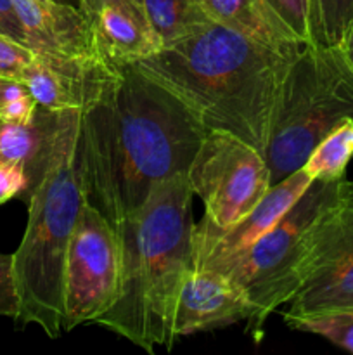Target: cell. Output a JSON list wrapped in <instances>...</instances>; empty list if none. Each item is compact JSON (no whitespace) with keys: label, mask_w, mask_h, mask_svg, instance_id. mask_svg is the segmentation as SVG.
<instances>
[{"label":"cell","mask_w":353,"mask_h":355,"mask_svg":"<svg viewBox=\"0 0 353 355\" xmlns=\"http://www.w3.org/2000/svg\"><path fill=\"white\" fill-rule=\"evenodd\" d=\"M10 78H2L0 76V106L3 104V101H6V94H7V85H9Z\"/></svg>","instance_id":"cell-28"},{"label":"cell","mask_w":353,"mask_h":355,"mask_svg":"<svg viewBox=\"0 0 353 355\" xmlns=\"http://www.w3.org/2000/svg\"><path fill=\"white\" fill-rule=\"evenodd\" d=\"M152 26L168 45L206 23L197 0H141Z\"/></svg>","instance_id":"cell-18"},{"label":"cell","mask_w":353,"mask_h":355,"mask_svg":"<svg viewBox=\"0 0 353 355\" xmlns=\"http://www.w3.org/2000/svg\"><path fill=\"white\" fill-rule=\"evenodd\" d=\"M90 19L99 52L111 64H135L165 47L141 0H107Z\"/></svg>","instance_id":"cell-14"},{"label":"cell","mask_w":353,"mask_h":355,"mask_svg":"<svg viewBox=\"0 0 353 355\" xmlns=\"http://www.w3.org/2000/svg\"><path fill=\"white\" fill-rule=\"evenodd\" d=\"M190 189L204 205V218L230 227L251 214L272 187L266 159L227 132H208L189 170Z\"/></svg>","instance_id":"cell-8"},{"label":"cell","mask_w":353,"mask_h":355,"mask_svg":"<svg viewBox=\"0 0 353 355\" xmlns=\"http://www.w3.org/2000/svg\"><path fill=\"white\" fill-rule=\"evenodd\" d=\"M0 318H19V295L14 277L12 255L0 253Z\"/></svg>","instance_id":"cell-24"},{"label":"cell","mask_w":353,"mask_h":355,"mask_svg":"<svg viewBox=\"0 0 353 355\" xmlns=\"http://www.w3.org/2000/svg\"><path fill=\"white\" fill-rule=\"evenodd\" d=\"M201 12L211 23L234 30L272 47L303 44L270 14L263 0H197Z\"/></svg>","instance_id":"cell-16"},{"label":"cell","mask_w":353,"mask_h":355,"mask_svg":"<svg viewBox=\"0 0 353 355\" xmlns=\"http://www.w3.org/2000/svg\"><path fill=\"white\" fill-rule=\"evenodd\" d=\"M353 300V180L341 179L336 196L311 227L298 286L284 321L341 311Z\"/></svg>","instance_id":"cell-7"},{"label":"cell","mask_w":353,"mask_h":355,"mask_svg":"<svg viewBox=\"0 0 353 355\" xmlns=\"http://www.w3.org/2000/svg\"><path fill=\"white\" fill-rule=\"evenodd\" d=\"M346 309H348V311H353V300L350 302V305H348V307H346ZM341 311H343V309H341Z\"/></svg>","instance_id":"cell-31"},{"label":"cell","mask_w":353,"mask_h":355,"mask_svg":"<svg viewBox=\"0 0 353 355\" xmlns=\"http://www.w3.org/2000/svg\"><path fill=\"white\" fill-rule=\"evenodd\" d=\"M35 51L21 42L0 35V76L2 78L19 80L24 69L33 61Z\"/></svg>","instance_id":"cell-22"},{"label":"cell","mask_w":353,"mask_h":355,"mask_svg":"<svg viewBox=\"0 0 353 355\" xmlns=\"http://www.w3.org/2000/svg\"><path fill=\"white\" fill-rule=\"evenodd\" d=\"M346 51H348L350 58H352V61H353V31H352V37H350L348 44H346Z\"/></svg>","instance_id":"cell-30"},{"label":"cell","mask_w":353,"mask_h":355,"mask_svg":"<svg viewBox=\"0 0 353 355\" xmlns=\"http://www.w3.org/2000/svg\"><path fill=\"white\" fill-rule=\"evenodd\" d=\"M208 132L170 90L134 64H120L80 116L87 201L116 227L156 184L187 173Z\"/></svg>","instance_id":"cell-1"},{"label":"cell","mask_w":353,"mask_h":355,"mask_svg":"<svg viewBox=\"0 0 353 355\" xmlns=\"http://www.w3.org/2000/svg\"><path fill=\"white\" fill-rule=\"evenodd\" d=\"M121 250L116 227L85 201L73 229L62 276V331L96 322L120 291Z\"/></svg>","instance_id":"cell-9"},{"label":"cell","mask_w":353,"mask_h":355,"mask_svg":"<svg viewBox=\"0 0 353 355\" xmlns=\"http://www.w3.org/2000/svg\"><path fill=\"white\" fill-rule=\"evenodd\" d=\"M118 69L107 61H78L35 52L21 82L35 103L52 113L89 107Z\"/></svg>","instance_id":"cell-12"},{"label":"cell","mask_w":353,"mask_h":355,"mask_svg":"<svg viewBox=\"0 0 353 355\" xmlns=\"http://www.w3.org/2000/svg\"><path fill=\"white\" fill-rule=\"evenodd\" d=\"M353 158V120L339 123L329 132L305 159L303 170L311 180L336 182L345 179L346 166Z\"/></svg>","instance_id":"cell-17"},{"label":"cell","mask_w":353,"mask_h":355,"mask_svg":"<svg viewBox=\"0 0 353 355\" xmlns=\"http://www.w3.org/2000/svg\"><path fill=\"white\" fill-rule=\"evenodd\" d=\"M82 111L57 116L51 155L26 196L28 224L12 253L21 324H37L48 338L62 333V276L73 229L85 205L78 135Z\"/></svg>","instance_id":"cell-4"},{"label":"cell","mask_w":353,"mask_h":355,"mask_svg":"<svg viewBox=\"0 0 353 355\" xmlns=\"http://www.w3.org/2000/svg\"><path fill=\"white\" fill-rule=\"evenodd\" d=\"M57 116L59 113L38 106L35 116L26 123L0 121V163L23 166L30 187L40 177L51 155Z\"/></svg>","instance_id":"cell-15"},{"label":"cell","mask_w":353,"mask_h":355,"mask_svg":"<svg viewBox=\"0 0 353 355\" xmlns=\"http://www.w3.org/2000/svg\"><path fill=\"white\" fill-rule=\"evenodd\" d=\"M300 331L314 333L353 354V311H327L287 322Z\"/></svg>","instance_id":"cell-20"},{"label":"cell","mask_w":353,"mask_h":355,"mask_svg":"<svg viewBox=\"0 0 353 355\" xmlns=\"http://www.w3.org/2000/svg\"><path fill=\"white\" fill-rule=\"evenodd\" d=\"M311 182L303 170H296L273 184L258 207L230 227H217L203 217L192 231L190 269L215 270L241 255L282 218Z\"/></svg>","instance_id":"cell-10"},{"label":"cell","mask_w":353,"mask_h":355,"mask_svg":"<svg viewBox=\"0 0 353 355\" xmlns=\"http://www.w3.org/2000/svg\"><path fill=\"white\" fill-rule=\"evenodd\" d=\"M317 44L345 47L353 31V0H311Z\"/></svg>","instance_id":"cell-19"},{"label":"cell","mask_w":353,"mask_h":355,"mask_svg":"<svg viewBox=\"0 0 353 355\" xmlns=\"http://www.w3.org/2000/svg\"><path fill=\"white\" fill-rule=\"evenodd\" d=\"M353 120V61L345 47L307 42L284 80L265 151L273 184L303 166L311 149Z\"/></svg>","instance_id":"cell-5"},{"label":"cell","mask_w":353,"mask_h":355,"mask_svg":"<svg viewBox=\"0 0 353 355\" xmlns=\"http://www.w3.org/2000/svg\"><path fill=\"white\" fill-rule=\"evenodd\" d=\"M28 189L30 180L23 166L0 163V205L16 196L26 200Z\"/></svg>","instance_id":"cell-25"},{"label":"cell","mask_w":353,"mask_h":355,"mask_svg":"<svg viewBox=\"0 0 353 355\" xmlns=\"http://www.w3.org/2000/svg\"><path fill=\"white\" fill-rule=\"evenodd\" d=\"M0 35H6L12 40L28 45L26 35H24L23 26H21V21L17 17L16 9H14L12 0H0Z\"/></svg>","instance_id":"cell-26"},{"label":"cell","mask_w":353,"mask_h":355,"mask_svg":"<svg viewBox=\"0 0 353 355\" xmlns=\"http://www.w3.org/2000/svg\"><path fill=\"white\" fill-rule=\"evenodd\" d=\"M192 189L187 173L156 184L147 200L116 225L120 291L99 324L145 352L172 350L175 312L192 257Z\"/></svg>","instance_id":"cell-3"},{"label":"cell","mask_w":353,"mask_h":355,"mask_svg":"<svg viewBox=\"0 0 353 355\" xmlns=\"http://www.w3.org/2000/svg\"><path fill=\"white\" fill-rule=\"evenodd\" d=\"M338 187L339 180H314L300 200L255 245L215 269L227 274L248 291L255 305L248 331L256 340L262 336L266 319L293 300L311 227L336 196Z\"/></svg>","instance_id":"cell-6"},{"label":"cell","mask_w":353,"mask_h":355,"mask_svg":"<svg viewBox=\"0 0 353 355\" xmlns=\"http://www.w3.org/2000/svg\"><path fill=\"white\" fill-rule=\"evenodd\" d=\"M104 2H107V0H82L83 10H85V12L89 14V16H92L93 10H96L97 7H99L100 3H104Z\"/></svg>","instance_id":"cell-27"},{"label":"cell","mask_w":353,"mask_h":355,"mask_svg":"<svg viewBox=\"0 0 353 355\" xmlns=\"http://www.w3.org/2000/svg\"><path fill=\"white\" fill-rule=\"evenodd\" d=\"M12 3L28 47L35 52L78 61H106L85 10L59 0H12Z\"/></svg>","instance_id":"cell-13"},{"label":"cell","mask_w":353,"mask_h":355,"mask_svg":"<svg viewBox=\"0 0 353 355\" xmlns=\"http://www.w3.org/2000/svg\"><path fill=\"white\" fill-rule=\"evenodd\" d=\"M38 110V104L28 92L24 83H17L16 89L10 90L7 99L0 106V121H17V123H26L35 116Z\"/></svg>","instance_id":"cell-23"},{"label":"cell","mask_w":353,"mask_h":355,"mask_svg":"<svg viewBox=\"0 0 353 355\" xmlns=\"http://www.w3.org/2000/svg\"><path fill=\"white\" fill-rule=\"evenodd\" d=\"M59 2H64V3H71V6L78 7V9L83 10V3L82 0H59Z\"/></svg>","instance_id":"cell-29"},{"label":"cell","mask_w":353,"mask_h":355,"mask_svg":"<svg viewBox=\"0 0 353 355\" xmlns=\"http://www.w3.org/2000/svg\"><path fill=\"white\" fill-rule=\"evenodd\" d=\"M263 3L298 42H315L311 0H263Z\"/></svg>","instance_id":"cell-21"},{"label":"cell","mask_w":353,"mask_h":355,"mask_svg":"<svg viewBox=\"0 0 353 355\" xmlns=\"http://www.w3.org/2000/svg\"><path fill=\"white\" fill-rule=\"evenodd\" d=\"M305 44L272 47L206 23L135 62L210 132H227L265 156L289 66Z\"/></svg>","instance_id":"cell-2"},{"label":"cell","mask_w":353,"mask_h":355,"mask_svg":"<svg viewBox=\"0 0 353 355\" xmlns=\"http://www.w3.org/2000/svg\"><path fill=\"white\" fill-rule=\"evenodd\" d=\"M253 314L255 305L237 281L218 270L189 269L180 288L173 329L179 340L249 321Z\"/></svg>","instance_id":"cell-11"}]
</instances>
